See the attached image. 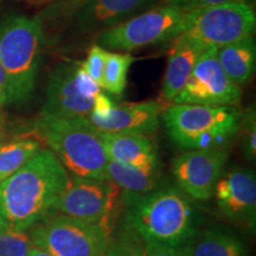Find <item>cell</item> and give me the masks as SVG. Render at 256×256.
<instances>
[{"label":"cell","instance_id":"15","mask_svg":"<svg viewBox=\"0 0 256 256\" xmlns=\"http://www.w3.org/2000/svg\"><path fill=\"white\" fill-rule=\"evenodd\" d=\"M158 2L159 0H88L68 23L80 34H98Z\"/></svg>","mask_w":256,"mask_h":256},{"label":"cell","instance_id":"27","mask_svg":"<svg viewBox=\"0 0 256 256\" xmlns=\"http://www.w3.org/2000/svg\"><path fill=\"white\" fill-rule=\"evenodd\" d=\"M106 54H107V50L98 46V44H94L89 49L86 60H81L83 72L87 74L88 78L92 82H95L100 88L102 82V75H104Z\"/></svg>","mask_w":256,"mask_h":256},{"label":"cell","instance_id":"8","mask_svg":"<svg viewBox=\"0 0 256 256\" xmlns=\"http://www.w3.org/2000/svg\"><path fill=\"white\" fill-rule=\"evenodd\" d=\"M255 26V11L248 2H228L188 12L179 37L217 49L254 36Z\"/></svg>","mask_w":256,"mask_h":256},{"label":"cell","instance_id":"16","mask_svg":"<svg viewBox=\"0 0 256 256\" xmlns=\"http://www.w3.org/2000/svg\"><path fill=\"white\" fill-rule=\"evenodd\" d=\"M108 159L142 170H159L158 144L152 134L100 133Z\"/></svg>","mask_w":256,"mask_h":256},{"label":"cell","instance_id":"36","mask_svg":"<svg viewBox=\"0 0 256 256\" xmlns=\"http://www.w3.org/2000/svg\"><path fill=\"white\" fill-rule=\"evenodd\" d=\"M30 2H34V0H30Z\"/></svg>","mask_w":256,"mask_h":256},{"label":"cell","instance_id":"25","mask_svg":"<svg viewBox=\"0 0 256 256\" xmlns=\"http://www.w3.org/2000/svg\"><path fill=\"white\" fill-rule=\"evenodd\" d=\"M32 247L28 232L0 228V256H28Z\"/></svg>","mask_w":256,"mask_h":256},{"label":"cell","instance_id":"13","mask_svg":"<svg viewBox=\"0 0 256 256\" xmlns=\"http://www.w3.org/2000/svg\"><path fill=\"white\" fill-rule=\"evenodd\" d=\"M228 159L226 148L186 151L172 160V174L179 190L192 200L206 202L212 197Z\"/></svg>","mask_w":256,"mask_h":256},{"label":"cell","instance_id":"12","mask_svg":"<svg viewBox=\"0 0 256 256\" xmlns=\"http://www.w3.org/2000/svg\"><path fill=\"white\" fill-rule=\"evenodd\" d=\"M164 110V104L156 100L116 104L101 92L86 119L100 133L153 134Z\"/></svg>","mask_w":256,"mask_h":256},{"label":"cell","instance_id":"17","mask_svg":"<svg viewBox=\"0 0 256 256\" xmlns=\"http://www.w3.org/2000/svg\"><path fill=\"white\" fill-rule=\"evenodd\" d=\"M164 78L162 83V104H171L174 98L184 88L185 83L190 78L192 69L197 63L200 56L206 49L203 44L196 40L183 37H176L171 42Z\"/></svg>","mask_w":256,"mask_h":256},{"label":"cell","instance_id":"32","mask_svg":"<svg viewBox=\"0 0 256 256\" xmlns=\"http://www.w3.org/2000/svg\"><path fill=\"white\" fill-rule=\"evenodd\" d=\"M6 136H8V132H6L5 124H0V146L6 140Z\"/></svg>","mask_w":256,"mask_h":256},{"label":"cell","instance_id":"31","mask_svg":"<svg viewBox=\"0 0 256 256\" xmlns=\"http://www.w3.org/2000/svg\"><path fill=\"white\" fill-rule=\"evenodd\" d=\"M28 256H54V255L49 254V252H46V250H42V249L34 247H34L31 248V250L28 252Z\"/></svg>","mask_w":256,"mask_h":256},{"label":"cell","instance_id":"5","mask_svg":"<svg viewBox=\"0 0 256 256\" xmlns=\"http://www.w3.org/2000/svg\"><path fill=\"white\" fill-rule=\"evenodd\" d=\"M170 139L188 151L226 148L238 136L242 110L230 106L171 104L162 114Z\"/></svg>","mask_w":256,"mask_h":256},{"label":"cell","instance_id":"30","mask_svg":"<svg viewBox=\"0 0 256 256\" xmlns=\"http://www.w3.org/2000/svg\"><path fill=\"white\" fill-rule=\"evenodd\" d=\"M8 106V78L6 74L0 64V112Z\"/></svg>","mask_w":256,"mask_h":256},{"label":"cell","instance_id":"3","mask_svg":"<svg viewBox=\"0 0 256 256\" xmlns=\"http://www.w3.org/2000/svg\"><path fill=\"white\" fill-rule=\"evenodd\" d=\"M38 16H11L0 24V64L8 78V106H23L36 88L43 48Z\"/></svg>","mask_w":256,"mask_h":256},{"label":"cell","instance_id":"33","mask_svg":"<svg viewBox=\"0 0 256 256\" xmlns=\"http://www.w3.org/2000/svg\"><path fill=\"white\" fill-rule=\"evenodd\" d=\"M51 2V0H34V4H37V5H46V4H49V2Z\"/></svg>","mask_w":256,"mask_h":256},{"label":"cell","instance_id":"2","mask_svg":"<svg viewBox=\"0 0 256 256\" xmlns=\"http://www.w3.org/2000/svg\"><path fill=\"white\" fill-rule=\"evenodd\" d=\"M126 226L144 241L188 246L196 236L194 210L177 188H156L148 194L124 192Z\"/></svg>","mask_w":256,"mask_h":256},{"label":"cell","instance_id":"20","mask_svg":"<svg viewBox=\"0 0 256 256\" xmlns=\"http://www.w3.org/2000/svg\"><path fill=\"white\" fill-rule=\"evenodd\" d=\"M104 176L120 190L130 194H148L159 185V170L136 168L114 160H108Z\"/></svg>","mask_w":256,"mask_h":256},{"label":"cell","instance_id":"14","mask_svg":"<svg viewBox=\"0 0 256 256\" xmlns=\"http://www.w3.org/2000/svg\"><path fill=\"white\" fill-rule=\"evenodd\" d=\"M212 196L224 217L255 228L256 177L252 170L230 168L217 180Z\"/></svg>","mask_w":256,"mask_h":256},{"label":"cell","instance_id":"4","mask_svg":"<svg viewBox=\"0 0 256 256\" xmlns=\"http://www.w3.org/2000/svg\"><path fill=\"white\" fill-rule=\"evenodd\" d=\"M32 133L74 176L106 179L104 170L110 159L100 132L86 118L63 119L40 114Z\"/></svg>","mask_w":256,"mask_h":256},{"label":"cell","instance_id":"28","mask_svg":"<svg viewBox=\"0 0 256 256\" xmlns=\"http://www.w3.org/2000/svg\"><path fill=\"white\" fill-rule=\"evenodd\" d=\"M144 249L145 256H190L188 246H171L145 240Z\"/></svg>","mask_w":256,"mask_h":256},{"label":"cell","instance_id":"9","mask_svg":"<svg viewBox=\"0 0 256 256\" xmlns=\"http://www.w3.org/2000/svg\"><path fill=\"white\" fill-rule=\"evenodd\" d=\"M102 89L83 72L80 60H63L49 74L40 115L74 119L90 113Z\"/></svg>","mask_w":256,"mask_h":256},{"label":"cell","instance_id":"21","mask_svg":"<svg viewBox=\"0 0 256 256\" xmlns=\"http://www.w3.org/2000/svg\"><path fill=\"white\" fill-rule=\"evenodd\" d=\"M42 148L43 144L34 133L5 140L0 146V182L16 174Z\"/></svg>","mask_w":256,"mask_h":256},{"label":"cell","instance_id":"1","mask_svg":"<svg viewBox=\"0 0 256 256\" xmlns=\"http://www.w3.org/2000/svg\"><path fill=\"white\" fill-rule=\"evenodd\" d=\"M69 182L68 171L56 156L42 148L0 182V228L28 232L48 220Z\"/></svg>","mask_w":256,"mask_h":256},{"label":"cell","instance_id":"29","mask_svg":"<svg viewBox=\"0 0 256 256\" xmlns=\"http://www.w3.org/2000/svg\"><path fill=\"white\" fill-rule=\"evenodd\" d=\"M244 2V0H159L158 4L174 5V6H177L179 8L184 10V11L190 12V11H194V10H200L206 8H211V6L228 4V2Z\"/></svg>","mask_w":256,"mask_h":256},{"label":"cell","instance_id":"7","mask_svg":"<svg viewBox=\"0 0 256 256\" xmlns=\"http://www.w3.org/2000/svg\"><path fill=\"white\" fill-rule=\"evenodd\" d=\"M28 235L34 247L54 256H104L112 240L101 224L64 215L43 220Z\"/></svg>","mask_w":256,"mask_h":256},{"label":"cell","instance_id":"26","mask_svg":"<svg viewBox=\"0 0 256 256\" xmlns=\"http://www.w3.org/2000/svg\"><path fill=\"white\" fill-rule=\"evenodd\" d=\"M238 134L241 136L243 156L249 162H254L256 156V114L254 106L242 110Z\"/></svg>","mask_w":256,"mask_h":256},{"label":"cell","instance_id":"35","mask_svg":"<svg viewBox=\"0 0 256 256\" xmlns=\"http://www.w3.org/2000/svg\"><path fill=\"white\" fill-rule=\"evenodd\" d=\"M244 2H252V0H244Z\"/></svg>","mask_w":256,"mask_h":256},{"label":"cell","instance_id":"6","mask_svg":"<svg viewBox=\"0 0 256 256\" xmlns=\"http://www.w3.org/2000/svg\"><path fill=\"white\" fill-rule=\"evenodd\" d=\"M188 12L168 4H156L142 14L100 32L96 44L107 51L130 52L171 43L184 30Z\"/></svg>","mask_w":256,"mask_h":256},{"label":"cell","instance_id":"23","mask_svg":"<svg viewBox=\"0 0 256 256\" xmlns=\"http://www.w3.org/2000/svg\"><path fill=\"white\" fill-rule=\"evenodd\" d=\"M104 256H145L142 238L134 230L124 226L116 238L110 240Z\"/></svg>","mask_w":256,"mask_h":256},{"label":"cell","instance_id":"34","mask_svg":"<svg viewBox=\"0 0 256 256\" xmlns=\"http://www.w3.org/2000/svg\"><path fill=\"white\" fill-rule=\"evenodd\" d=\"M0 124H5V115L0 112Z\"/></svg>","mask_w":256,"mask_h":256},{"label":"cell","instance_id":"11","mask_svg":"<svg viewBox=\"0 0 256 256\" xmlns=\"http://www.w3.org/2000/svg\"><path fill=\"white\" fill-rule=\"evenodd\" d=\"M241 98L242 88L230 81L224 72L217 60L216 48H206L194 64L184 88L171 104L238 107Z\"/></svg>","mask_w":256,"mask_h":256},{"label":"cell","instance_id":"19","mask_svg":"<svg viewBox=\"0 0 256 256\" xmlns=\"http://www.w3.org/2000/svg\"><path fill=\"white\" fill-rule=\"evenodd\" d=\"M190 256H249V249L236 234L212 226L196 234L188 244Z\"/></svg>","mask_w":256,"mask_h":256},{"label":"cell","instance_id":"22","mask_svg":"<svg viewBox=\"0 0 256 256\" xmlns=\"http://www.w3.org/2000/svg\"><path fill=\"white\" fill-rule=\"evenodd\" d=\"M136 57L130 52L107 51L104 58L101 89L110 94L121 98L127 87V76Z\"/></svg>","mask_w":256,"mask_h":256},{"label":"cell","instance_id":"18","mask_svg":"<svg viewBox=\"0 0 256 256\" xmlns=\"http://www.w3.org/2000/svg\"><path fill=\"white\" fill-rule=\"evenodd\" d=\"M217 60L230 81L238 87L247 84L255 72L256 43L254 36L216 49Z\"/></svg>","mask_w":256,"mask_h":256},{"label":"cell","instance_id":"10","mask_svg":"<svg viewBox=\"0 0 256 256\" xmlns=\"http://www.w3.org/2000/svg\"><path fill=\"white\" fill-rule=\"evenodd\" d=\"M120 188L108 179L74 176L55 206L60 215L98 223L112 232Z\"/></svg>","mask_w":256,"mask_h":256},{"label":"cell","instance_id":"24","mask_svg":"<svg viewBox=\"0 0 256 256\" xmlns=\"http://www.w3.org/2000/svg\"><path fill=\"white\" fill-rule=\"evenodd\" d=\"M88 0H51L38 14L40 20L54 24L68 23Z\"/></svg>","mask_w":256,"mask_h":256}]
</instances>
